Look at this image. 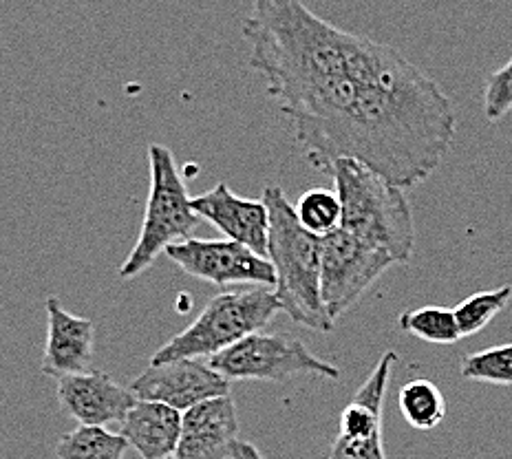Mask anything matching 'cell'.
Segmentation results:
<instances>
[{
  "label": "cell",
  "instance_id": "6da1fadb",
  "mask_svg": "<svg viewBox=\"0 0 512 459\" xmlns=\"http://www.w3.org/2000/svg\"><path fill=\"white\" fill-rule=\"evenodd\" d=\"M241 34L248 67L316 166L351 159L404 190L451 151L453 102L398 49L338 29L298 0H256Z\"/></svg>",
  "mask_w": 512,
  "mask_h": 459
},
{
  "label": "cell",
  "instance_id": "7a4b0ae2",
  "mask_svg": "<svg viewBox=\"0 0 512 459\" xmlns=\"http://www.w3.org/2000/svg\"><path fill=\"white\" fill-rule=\"evenodd\" d=\"M268 208V261L274 268V294L281 312L314 332H332L334 320L320 301V241L296 219L294 206L281 186H265Z\"/></svg>",
  "mask_w": 512,
  "mask_h": 459
},
{
  "label": "cell",
  "instance_id": "3957f363",
  "mask_svg": "<svg viewBox=\"0 0 512 459\" xmlns=\"http://www.w3.org/2000/svg\"><path fill=\"white\" fill-rule=\"evenodd\" d=\"M340 199V230L389 254L393 263H409L415 245L413 212L404 190L358 162L340 159L329 166Z\"/></svg>",
  "mask_w": 512,
  "mask_h": 459
},
{
  "label": "cell",
  "instance_id": "277c9868",
  "mask_svg": "<svg viewBox=\"0 0 512 459\" xmlns=\"http://www.w3.org/2000/svg\"><path fill=\"white\" fill-rule=\"evenodd\" d=\"M281 312L274 287H241L212 296L192 323L155 351L151 365L212 360L270 323Z\"/></svg>",
  "mask_w": 512,
  "mask_h": 459
},
{
  "label": "cell",
  "instance_id": "5b68a950",
  "mask_svg": "<svg viewBox=\"0 0 512 459\" xmlns=\"http://www.w3.org/2000/svg\"><path fill=\"white\" fill-rule=\"evenodd\" d=\"M148 164H151V190H148L144 221L131 254L117 270L120 279H135L146 272L170 245L188 241L190 232L199 223L173 151L162 144H151Z\"/></svg>",
  "mask_w": 512,
  "mask_h": 459
},
{
  "label": "cell",
  "instance_id": "8992f818",
  "mask_svg": "<svg viewBox=\"0 0 512 459\" xmlns=\"http://www.w3.org/2000/svg\"><path fill=\"white\" fill-rule=\"evenodd\" d=\"M208 362L228 382H283L294 376H320L336 380L340 376V369L336 365L314 356L305 343L285 334L256 332Z\"/></svg>",
  "mask_w": 512,
  "mask_h": 459
},
{
  "label": "cell",
  "instance_id": "52a82bcc",
  "mask_svg": "<svg viewBox=\"0 0 512 459\" xmlns=\"http://www.w3.org/2000/svg\"><path fill=\"white\" fill-rule=\"evenodd\" d=\"M393 263L384 254L345 230H334L320 241V301L334 320L347 314L362 294L387 272Z\"/></svg>",
  "mask_w": 512,
  "mask_h": 459
},
{
  "label": "cell",
  "instance_id": "ba28073f",
  "mask_svg": "<svg viewBox=\"0 0 512 459\" xmlns=\"http://www.w3.org/2000/svg\"><path fill=\"white\" fill-rule=\"evenodd\" d=\"M179 270L217 287H274V268L261 256L228 239H188L164 252Z\"/></svg>",
  "mask_w": 512,
  "mask_h": 459
},
{
  "label": "cell",
  "instance_id": "9c48e42d",
  "mask_svg": "<svg viewBox=\"0 0 512 459\" xmlns=\"http://www.w3.org/2000/svg\"><path fill=\"white\" fill-rule=\"evenodd\" d=\"M128 389L137 400L166 404L179 413L195 409L201 402L230 396V382L204 360L151 365Z\"/></svg>",
  "mask_w": 512,
  "mask_h": 459
},
{
  "label": "cell",
  "instance_id": "30bf717a",
  "mask_svg": "<svg viewBox=\"0 0 512 459\" xmlns=\"http://www.w3.org/2000/svg\"><path fill=\"white\" fill-rule=\"evenodd\" d=\"M190 206L199 219H206L219 232L226 234L228 241L268 256L270 217L261 199L239 197L237 192L230 190L226 181H219L215 188L192 197Z\"/></svg>",
  "mask_w": 512,
  "mask_h": 459
},
{
  "label": "cell",
  "instance_id": "8fae6325",
  "mask_svg": "<svg viewBox=\"0 0 512 459\" xmlns=\"http://www.w3.org/2000/svg\"><path fill=\"white\" fill-rule=\"evenodd\" d=\"M56 396L60 409L80 426L122 424L137 398L128 387L115 382L104 371H87L58 380Z\"/></svg>",
  "mask_w": 512,
  "mask_h": 459
},
{
  "label": "cell",
  "instance_id": "7c38bea8",
  "mask_svg": "<svg viewBox=\"0 0 512 459\" xmlns=\"http://www.w3.org/2000/svg\"><path fill=\"white\" fill-rule=\"evenodd\" d=\"M47 345L42 356V373L49 378L87 373L93 362L95 323L62 307L60 298L49 296L47 303Z\"/></svg>",
  "mask_w": 512,
  "mask_h": 459
},
{
  "label": "cell",
  "instance_id": "4fadbf2b",
  "mask_svg": "<svg viewBox=\"0 0 512 459\" xmlns=\"http://www.w3.org/2000/svg\"><path fill=\"white\" fill-rule=\"evenodd\" d=\"M239 442V415L232 396L197 404L184 413L175 459H230Z\"/></svg>",
  "mask_w": 512,
  "mask_h": 459
},
{
  "label": "cell",
  "instance_id": "5bb4252c",
  "mask_svg": "<svg viewBox=\"0 0 512 459\" xmlns=\"http://www.w3.org/2000/svg\"><path fill=\"white\" fill-rule=\"evenodd\" d=\"M184 415L159 402L137 400L120 424V435L142 459H175Z\"/></svg>",
  "mask_w": 512,
  "mask_h": 459
},
{
  "label": "cell",
  "instance_id": "9a60e30c",
  "mask_svg": "<svg viewBox=\"0 0 512 459\" xmlns=\"http://www.w3.org/2000/svg\"><path fill=\"white\" fill-rule=\"evenodd\" d=\"M128 442L102 426H78L53 446L58 459H126Z\"/></svg>",
  "mask_w": 512,
  "mask_h": 459
},
{
  "label": "cell",
  "instance_id": "2e32d148",
  "mask_svg": "<svg viewBox=\"0 0 512 459\" xmlns=\"http://www.w3.org/2000/svg\"><path fill=\"white\" fill-rule=\"evenodd\" d=\"M398 409L404 422L418 431H433L446 415V400L435 382L415 378L398 393Z\"/></svg>",
  "mask_w": 512,
  "mask_h": 459
},
{
  "label": "cell",
  "instance_id": "e0dca14e",
  "mask_svg": "<svg viewBox=\"0 0 512 459\" xmlns=\"http://www.w3.org/2000/svg\"><path fill=\"white\" fill-rule=\"evenodd\" d=\"M398 325L402 332H409L415 338L435 345H453L462 338L453 309L448 307L429 305L413 309V312H404Z\"/></svg>",
  "mask_w": 512,
  "mask_h": 459
},
{
  "label": "cell",
  "instance_id": "ac0fdd59",
  "mask_svg": "<svg viewBox=\"0 0 512 459\" xmlns=\"http://www.w3.org/2000/svg\"><path fill=\"white\" fill-rule=\"evenodd\" d=\"M296 219L301 226L314 234V237L323 239L327 234H332L340 226V215H343V208H340V199L336 190L327 188H312L307 190L298 199L294 206Z\"/></svg>",
  "mask_w": 512,
  "mask_h": 459
},
{
  "label": "cell",
  "instance_id": "d6986e66",
  "mask_svg": "<svg viewBox=\"0 0 512 459\" xmlns=\"http://www.w3.org/2000/svg\"><path fill=\"white\" fill-rule=\"evenodd\" d=\"M510 298H512V287L501 285L497 290L477 292L473 296L464 298L460 305H455L453 314L457 320V327H460L462 338L482 332L490 320L504 312V307L510 303Z\"/></svg>",
  "mask_w": 512,
  "mask_h": 459
},
{
  "label": "cell",
  "instance_id": "ffe728a7",
  "mask_svg": "<svg viewBox=\"0 0 512 459\" xmlns=\"http://www.w3.org/2000/svg\"><path fill=\"white\" fill-rule=\"evenodd\" d=\"M460 373L466 380L512 387V345H497L466 356Z\"/></svg>",
  "mask_w": 512,
  "mask_h": 459
},
{
  "label": "cell",
  "instance_id": "44dd1931",
  "mask_svg": "<svg viewBox=\"0 0 512 459\" xmlns=\"http://www.w3.org/2000/svg\"><path fill=\"white\" fill-rule=\"evenodd\" d=\"M512 111V58L504 67L490 73L484 89V115L488 122H499Z\"/></svg>",
  "mask_w": 512,
  "mask_h": 459
},
{
  "label": "cell",
  "instance_id": "7402d4cb",
  "mask_svg": "<svg viewBox=\"0 0 512 459\" xmlns=\"http://www.w3.org/2000/svg\"><path fill=\"white\" fill-rule=\"evenodd\" d=\"M329 459H387L382 448V433L367 437L338 435L332 444Z\"/></svg>",
  "mask_w": 512,
  "mask_h": 459
},
{
  "label": "cell",
  "instance_id": "603a6c76",
  "mask_svg": "<svg viewBox=\"0 0 512 459\" xmlns=\"http://www.w3.org/2000/svg\"><path fill=\"white\" fill-rule=\"evenodd\" d=\"M230 459H265V457H263V453L254 444L239 440L237 444H234V448H232Z\"/></svg>",
  "mask_w": 512,
  "mask_h": 459
}]
</instances>
